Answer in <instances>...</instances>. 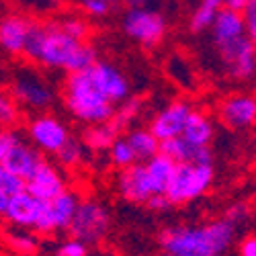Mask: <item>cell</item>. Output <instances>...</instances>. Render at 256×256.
<instances>
[{
	"mask_svg": "<svg viewBox=\"0 0 256 256\" xmlns=\"http://www.w3.org/2000/svg\"><path fill=\"white\" fill-rule=\"evenodd\" d=\"M238 226L228 218L205 226H172L160 234V246L174 256H222L234 242Z\"/></svg>",
	"mask_w": 256,
	"mask_h": 256,
	"instance_id": "obj_1",
	"label": "cell"
},
{
	"mask_svg": "<svg viewBox=\"0 0 256 256\" xmlns=\"http://www.w3.org/2000/svg\"><path fill=\"white\" fill-rule=\"evenodd\" d=\"M64 104L68 113L86 125L111 121L117 106L104 94L92 68L72 72L64 82Z\"/></svg>",
	"mask_w": 256,
	"mask_h": 256,
	"instance_id": "obj_2",
	"label": "cell"
},
{
	"mask_svg": "<svg viewBox=\"0 0 256 256\" xmlns=\"http://www.w3.org/2000/svg\"><path fill=\"white\" fill-rule=\"evenodd\" d=\"M216 170L213 164H188L180 162L176 164L172 182H170L166 195L172 201V205H186L203 197L213 184Z\"/></svg>",
	"mask_w": 256,
	"mask_h": 256,
	"instance_id": "obj_3",
	"label": "cell"
},
{
	"mask_svg": "<svg viewBox=\"0 0 256 256\" xmlns=\"http://www.w3.org/2000/svg\"><path fill=\"white\" fill-rule=\"evenodd\" d=\"M111 230V218L106 207L96 199H82L76 211V218L68 228L72 238L86 242L88 246L100 244Z\"/></svg>",
	"mask_w": 256,
	"mask_h": 256,
	"instance_id": "obj_4",
	"label": "cell"
},
{
	"mask_svg": "<svg viewBox=\"0 0 256 256\" xmlns=\"http://www.w3.org/2000/svg\"><path fill=\"white\" fill-rule=\"evenodd\" d=\"M123 33L144 48H154L166 35V18L146 6H132L121 20Z\"/></svg>",
	"mask_w": 256,
	"mask_h": 256,
	"instance_id": "obj_5",
	"label": "cell"
},
{
	"mask_svg": "<svg viewBox=\"0 0 256 256\" xmlns=\"http://www.w3.org/2000/svg\"><path fill=\"white\" fill-rule=\"evenodd\" d=\"M84 41L64 33L58 23H48V35H46V41H44V48H41V54H39V62L37 66H44V68H50V70H64L68 72L70 64L76 56V52L80 50V46Z\"/></svg>",
	"mask_w": 256,
	"mask_h": 256,
	"instance_id": "obj_6",
	"label": "cell"
},
{
	"mask_svg": "<svg viewBox=\"0 0 256 256\" xmlns=\"http://www.w3.org/2000/svg\"><path fill=\"white\" fill-rule=\"evenodd\" d=\"M216 50L230 78L244 82L256 76V44L248 35L216 46Z\"/></svg>",
	"mask_w": 256,
	"mask_h": 256,
	"instance_id": "obj_7",
	"label": "cell"
},
{
	"mask_svg": "<svg viewBox=\"0 0 256 256\" xmlns=\"http://www.w3.org/2000/svg\"><path fill=\"white\" fill-rule=\"evenodd\" d=\"M27 138L39 152L58 156V152L70 142L68 125L56 115L41 113L27 123Z\"/></svg>",
	"mask_w": 256,
	"mask_h": 256,
	"instance_id": "obj_8",
	"label": "cell"
},
{
	"mask_svg": "<svg viewBox=\"0 0 256 256\" xmlns=\"http://www.w3.org/2000/svg\"><path fill=\"white\" fill-rule=\"evenodd\" d=\"M10 94L20 104L33 111H46L56 94L50 84L31 70H18L10 80Z\"/></svg>",
	"mask_w": 256,
	"mask_h": 256,
	"instance_id": "obj_9",
	"label": "cell"
},
{
	"mask_svg": "<svg viewBox=\"0 0 256 256\" xmlns=\"http://www.w3.org/2000/svg\"><path fill=\"white\" fill-rule=\"evenodd\" d=\"M115 184H117V193L127 203L146 205L154 195V186H152L150 174H148L146 162H136L127 168H121Z\"/></svg>",
	"mask_w": 256,
	"mask_h": 256,
	"instance_id": "obj_10",
	"label": "cell"
},
{
	"mask_svg": "<svg viewBox=\"0 0 256 256\" xmlns=\"http://www.w3.org/2000/svg\"><path fill=\"white\" fill-rule=\"evenodd\" d=\"M193 113V106L186 100H172L170 104H166L164 109H160L152 121H150V130L156 134V138L160 142L172 140L184 134L186 121Z\"/></svg>",
	"mask_w": 256,
	"mask_h": 256,
	"instance_id": "obj_11",
	"label": "cell"
},
{
	"mask_svg": "<svg viewBox=\"0 0 256 256\" xmlns=\"http://www.w3.org/2000/svg\"><path fill=\"white\" fill-rule=\"evenodd\" d=\"M220 121L230 130H246L256 123V96L252 94H230L218 106Z\"/></svg>",
	"mask_w": 256,
	"mask_h": 256,
	"instance_id": "obj_12",
	"label": "cell"
},
{
	"mask_svg": "<svg viewBox=\"0 0 256 256\" xmlns=\"http://www.w3.org/2000/svg\"><path fill=\"white\" fill-rule=\"evenodd\" d=\"M66 188L68 186H66L64 174L58 170V166H54L48 160L41 162L39 168L27 178V190L41 201H52L58 195H62Z\"/></svg>",
	"mask_w": 256,
	"mask_h": 256,
	"instance_id": "obj_13",
	"label": "cell"
},
{
	"mask_svg": "<svg viewBox=\"0 0 256 256\" xmlns=\"http://www.w3.org/2000/svg\"><path fill=\"white\" fill-rule=\"evenodd\" d=\"M44 160V152H39L31 142L27 144L25 140L14 144L8 152L0 154V166L12 170L14 174H20L23 178H29Z\"/></svg>",
	"mask_w": 256,
	"mask_h": 256,
	"instance_id": "obj_14",
	"label": "cell"
},
{
	"mask_svg": "<svg viewBox=\"0 0 256 256\" xmlns=\"http://www.w3.org/2000/svg\"><path fill=\"white\" fill-rule=\"evenodd\" d=\"M41 199L33 197L29 190L18 193L8 199L6 209L2 211V218L8 226L12 228H23V230H33L35 222L39 218V209H41Z\"/></svg>",
	"mask_w": 256,
	"mask_h": 256,
	"instance_id": "obj_15",
	"label": "cell"
},
{
	"mask_svg": "<svg viewBox=\"0 0 256 256\" xmlns=\"http://www.w3.org/2000/svg\"><path fill=\"white\" fill-rule=\"evenodd\" d=\"M31 25V18L16 12H10L2 18V23H0V46L8 56H23Z\"/></svg>",
	"mask_w": 256,
	"mask_h": 256,
	"instance_id": "obj_16",
	"label": "cell"
},
{
	"mask_svg": "<svg viewBox=\"0 0 256 256\" xmlns=\"http://www.w3.org/2000/svg\"><path fill=\"white\" fill-rule=\"evenodd\" d=\"M92 72L100 84V88L104 90V94L115 104H121L123 100H127L132 96L130 80L125 78V74L117 66H113L109 62H96L92 66Z\"/></svg>",
	"mask_w": 256,
	"mask_h": 256,
	"instance_id": "obj_17",
	"label": "cell"
},
{
	"mask_svg": "<svg viewBox=\"0 0 256 256\" xmlns=\"http://www.w3.org/2000/svg\"><path fill=\"white\" fill-rule=\"evenodd\" d=\"M160 152L168 154L176 164L188 162V164H213V154L209 146H197L193 142H188L184 136L172 138L162 142Z\"/></svg>",
	"mask_w": 256,
	"mask_h": 256,
	"instance_id": "obj_18",
	"label": "cell"
},
{
	"mask_svg": "<svg viewBox=\"0 0 256 256\" xmlns=\"http://www.w3.org/2000/svg\"><path fill=\"white\" fill-rule=\"evenodd\" d=\"M211 35H213V46H222V44H228V41L248 35L244 12L224 6L211 27Z\"/></svg>",
	"mask_w": 256,
	"mask_h": 256,
	"instance_id": "obj_19",
	"label": "cell"
},
{
	"mask_svg": "<svg viewBox=\"0 0 256 256\" xmlns=\"http://www.w3.org/2000/svg\"><path fill=\"white\" fill-rule=\"evenodd\" d=\"M121 136V130L113 121H104L96 125H88L82 134V144L90 152H109V148Z\"/></svg>",
	"mask_w": 256,
	"mask_h": 256,
	"instance_id": "obj_20",
	"label": "cell"
},
{
	"mask_svg": "<svg viewBox=\"0 0 256 256\" xmlns=\"http://www.w3.org/2000/svg\"><path fill=\"white\" fill-rule=\"evenodd\" d=\"M125 138L130 140L138 162H148L156 154H160L162 142L156 138V134L150 130V127H132V130H127Z\"/></svg>",
	"mask_w": 256,
	"mask_h": 256,
	"instance_id": "obj_21",
	"label": "cell"
},
{
	"mask_svg": "<svg viewBox=\"0 0 256 256\" xmlns=\"http://www.w3.org/2000/svg\"><path fill=\"white\" fill-rule=\"evenodd\" d=\"M146 168H148V174H150L154 193H166L170 182H172L174 170H176V162L170 158L168 154L160 152L152 160L146 162Z\"/></svg>",
	"mask_w": 256,
	"mask_h": 256,
	"instance_id": "obj_22",
	"label": "cell"
},
{
	"mask_svg": "<svg viewBox=\"0 0 256 256\" xmlns=\"http://www.w3.org/2000/svg\"><path fill=\"white\" fill-rule=\"evenodd\" d=\"M80 197L74 193V190L66 188L62 195H58L56 199L50 201V207H52V213H54V222H56V228L58 232L60 230H68L76 218V211L80 207Z\"/></svg>",
	"mask_w": 256,
	"mask_h": 256,
	"instance_id": "obj_23",
	"label": "cell"
},
{
	"mask_svg": "<svg viewBox=\"0 0 256 256\" xmlns=\"http://www.w3.org/2000/svg\"><path fill=\"white\" fill-rule=\"evenodd\" d=\"M188 142H193L197 146H211L213 136H216V127H213V121L209 119L207 113L203 111H195L190 113L186 127H184V134H182Z\"/></svg>",
	"mask_w": 256,
	"mask_h": 256,
	"instance_id": "obj_24",
	"label": "cell"
},
{
	"mask_svg": "<svg viewBox=\"0 0 256 256\" xmlns=\"http://www.w3.org/2000/svg\"><path fill=\"white\" fill-rule=\"evenodd\" d=\"M224 8V0H199L195 10L188 18V31L190 33H203L209 31L216 23L220 10Z\"/></svg>",
	"mask_w": 256,
	"mask_h": 256,
	"instance_id": "obj_25",
	"label": "cell"
},
{
	"mask_svg": "<svg viewBox=\"0 0 256 256\" xmlns=\"http://www.w3.org/2000/svg\"><path fill=\"white\" fill-rule=\"evenodd\" d=\"M6 244L14 254L20 256H31L37 252V236L33 230H23V228H12L6 234Z\"/></svg>",
	"mask_w": 256,
	"mask_h": 256,
	"instance_id": "obj_26",
	"label": "cell"
},
{
	"mask_svg": "<svg viewBox=\"0 0 256 256\" xmlns=\"http://www.w3.org/2000/svg\"><path fill=\"white\" fill-rule=\"evenodd\" d=\"M106 156H109L111 164H113L115 168H119V170H121V168H127V166H132V164L138 162L134 148H132L130 140H127L125 136H119V138L115 140V144L109 148Z\"/></svg>",
	"mask_w": 256,
	"mask_h": 256,
	"instance_id": "obj_27",
	"label": "cell"
},
{
	"mask_svg": "<svg viewBox=\"0 0 256 256\" xmlns=\"http://www.w3.org/2000/svg\"><path fill=\"white\" fill-rule=\"evenodd\" d=\"M142 98H138V96H130L127 100H123L119 106H117V111H115V115H113V123L119 127V130L123 132V130H127L138 117H140V113H142Z\"/></svg>",
	"mask_w": 256,
	"mask_h": 256,
	"instance_id": "obj_28",
	"label": "cell"
},
{
	"mask_svg": "<svg viewBox=\"0 0 256 256\" xmlns=\"http://www.w3.org/2000/svg\"><path fill=\"white\" fill-rule=\"evenodd\" d=\"M46 35H48V23L44 25V23H37V20H33L29 37H27V44H25L23 58H27L29 62L37 64L39 62L41 48H44V41H46Z\"/></svg>",
	"mask_w": 256,
	"mask_h": 256,
	"instance_id": "obj_29",
	"label": "cell"
},
{
	"mask_svg": "<svg viewBox=\"0 0 256 256\" xmlns=\"http://www.w3.org/2000/svg\"><path fill=\"white\" fill-rule=\"evenodd\" d=\"M25 190H27V178L0 166V195L14 197L18 193H25Z\"/></svg>",
	"mask_w": 256,
	"mask_h": 256,
	"instance_id": "obj_30",
	"label": "cell"
},
{
	"mask_svg": "<svg viewBox=\"0 0 256 256\" xmlns=\"http://www.w3.org/2000/svg\"><path fill=\"white\" fill-rule=\"evenodd\" d=\"M84 146L82 144V140L78 142V140H74V138H70V142L62 148V150L58 152V162L62 164V166H66V168H76L82 160H84Z\"/></svg>",
	"mask_w": 256,
	"mask_h": 256,
	"instance_id": "obj_31",
	"label": "cell"
},
{
	"mask_svg": "<svg viewBox=\"0 0 256 256\" xmlns=\"http://www.w3.org/2000/svg\"><path fill=\"white\" fill-rule=\"evenodd\" d=\"M96 62H98V58H96V50H94L90 44H86V41H84V44L80 46V50L76 52V56H74L72 64H70L68 74L88 70V68H92V66H94Z\"/></svg>",
	"mask_w": 256,
	"mask_h": 256,
	"instance_id": "obj_32",
	"label": "cell"
},
{
	"mask_svg": "<svg viewBox=\"0 0 256 256\" xmlns=\"http://www.w3.org/2000/svg\"><path fill=\"white\" fill-rule=\"evenodd\" d=\"M56 23L64 33H68V35H72V37H76L80 41H86V37L90 35L88 23L84 18H80V16H62L60 20H56Z\"/></svg>",
	"mask_w": 256,
	"mask_h": 256,
	"instance_id": "obj_33",
	"label": "cell"
},
{
	"mask_svg": "<svg viewBox=\"0 0 256 256\" xmlns=\"http://www.w3.org/2000/svg\"><path fill=\"white\" fill-rule=\"evenodd\" d=\"M18 102L12 98V94H2L0 98V121L4 127H12L18 119Z\"/></svg>",
	"mask_w": 256,
	"mask_h": 256,
	"instance_id": "obj_34",
	"label": "cell"
},
{
	"mask_svg": "<svg viewBox=\"0 0 256 256\" xmlns=\"http://www.w3.org/2000/svg\"><path fill=\"white\" fill-rule=\"evenodd\" d=\"M86 254H88V244L72 236L66 242H62L56 250V256H86Z\"/></svg>",
	"mask_w": 256,
	"mask_h": 256,
	"instance_id": "obj_35",
	"label": "cell"
},
{
	"mask_svg": "<svg viewBox=\"0 0 256 256\" xmlns=\"http://www.w3.org/2000/svg\"><path fill=\"white\" fill-rule=\"evenodd\" d=\"M111 6L113 4L109 2V0H80V8L86 14L94 16V18L106 16V14H109V10H111Z\"/></svg>",
	"mask_w": 256,
	"mask_h": 256,
	"instance_id": "obj_36",
	"label": "cell"
},
{
	"mask_svg": "<svg viewBox=\"0 0 256 256\" xmlns=\"http://www.w3.org/2000/svg\"><path fill=\"white\" fill-rule=\"evenodd\" d=\"M248 216H250L248 207L244 203H236V205H232V207L226 209V216L224 218H228L232 224H236V226H242V224H246Z\"/></svg>",
	"mask_w": 256,
	"mask_h": 256,
	"instance_id": "obj_37",
	"label": "cell"
},
{
	"mask_svg": "<svg viewBox=\"0 0 256 256\" xmlns=\"http://www.w3.org/2000/svg\"><path fill=\"white\" fill-rule=\"evenodd\" d=\"M242 12H244V18H246L248 37L256 44V0H250V4H248Z\"/></svg>",
	"mask_w": 256,
	"mask_h": 256,
	"instance_id": "obj_38",
	"label": "cell"
},
{
	"mask_svg": "<svg viewBox=\"0 0 256 256\" xmlns=\"http://www.w3.org/2000/svg\"><path fill=\"white\" fill-rule=\"evenodd\" d=\"M146 207L152 209V211H168L170 207H174V205H172V201L168 199L166 193H154L150 197V201L146 203Z\"/></svg>",
	"mask_w": 256,
	"mask_h": 256,
	"instance_id": "obj_39",
	"label": "cell"
},
{
	"mask_svg": "<svg viewBox=\"0 0 256 256\" xmlns=\"http://www.w3.org/2000/svg\"><path fill=\"white\" fill-rule=\"evenodd\" d=\"M240 256H256V236H246L238 246Z\"/></svg>",
	"mask_w": 256,
	"mask_h": 256,
	"instance_id": "obj_40",
	"label": "cell"
},
{
	"mask_svg": "<svg viewBox=\"0 0 256 256\" xmlns=\"http://www.w3.org/2000/svg\"><path fill=\"white\" fill-rule=\"evenodd\" d=\"M250 4V0H224V6L234 8V10H244Z\"/></svg>",
	"mask_w": 256,
	"mask_h": 256,
	"instance_id": "obj_41",
	"label": "cell"
},
{
	"mask_svg": "<svg viewBox=\"0 0 256 256\" xmlns=\"http://www.w3.org/2000/svg\"><path fill=\"white\" fill-rule=\"evenodd\" d=\"M50 2H54V4H62V2H66V0H50Z\"/></svg>",
	"mask_w": 256,
	"mask_h": 256,
	"instance_id": "obj_42",
	"label": "cell"
},
{
	"mask_svg": "<svg viewBox=\"0 0 256 256\" xmlns=\"http://www.w3.org/2000/svg\"><path fill=\"white\" fill-rule=\"evenodd\" d=\"M158 256H174V254H170V252H160Z\"/></svg>",
	"mask_w": 256,
	"mask_h": 256,
	"instance_id": "obj_43",
	"label": "cell"
}]
</instances>
